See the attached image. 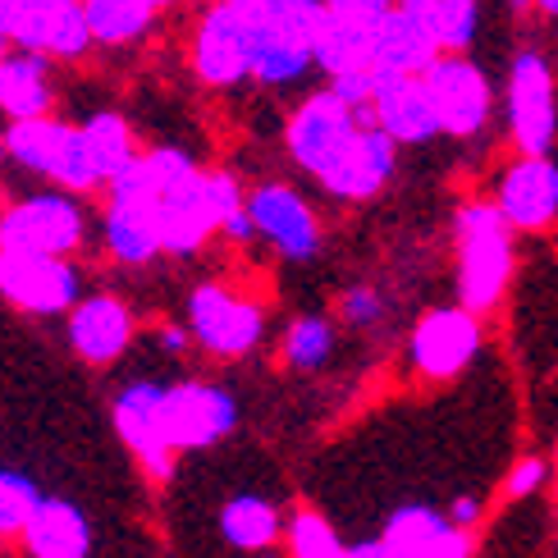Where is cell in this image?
<instances>
[{"label": "cell", "instance_id": "obj_13", "mask_svg": "<svg viewBox=\"0 0 558 558\" xmlns=\"http://www.w3.org/2000/svg\"><path fill=\"white\" fill-rule=\"evenodd\" d=\"M193 69L206 87L252 83V33L229 0H211L193 28Z\"/></svg>", "mask_w": 558, "mask_h": 558}, {"label": "cell", "instance_id": "obj_21", "mask_svg": "<svg viewBox=\"0 0 558 558\" xmlns=\"http://www.w3.org/2000/svg\"><path fill=\"white\" fill-rule=\"evenodd\" d=\"M56 110V60L41 51L10 46L0 60V114L14 120H41Z\"/></svg>", "mask_w": 558, "mask_h": 558}, {"label": "cell", "instance_id": "obj_10", "mask_svg": "<svg viewBox=\"0 0 558 558\" xmlns=\"http://www.w3.org/2000/svg\"><path fill=\"white\" fill-rule=\"evenodd\" d=\"M189 330L206 357H247L266 335V312L225 284H197L189 293Z\"/></svg>", "mask_w": 558, "mask_h": 558}, {"label": "cell", "instance_id": "obj_19", "mask_svg": "<svg viewBox=\"0 0 558 558\" xmlns=\"http://www.w3.org/2000/svg\"><path fill=\"white\" fill-rule=\"evenodd\" d=\"M495 206L513 229H545L558 220V166L549 156H518L495 183Z\"/></svg>", "mask_w": 558, "mask_h": 558}, {"label": "cell", "instance_id": "obj_34", "mask_svg": "<svg viewBox=\"0 0 558 558\" xmlns=\"http://www.w3.org/2000/svg\"><path fill=\"white\" fill-rule=\"evenodd\" d=\"M545 476H549V468H545L541 458H522V462H513V472H508L504 490H508V499H526V495L541 490Z\"/></svg>", "mask_w": 558, "mask_h": 558}, {"label": "cell", "instance_id": "obj_1", "mask_svg": "<svg viewBox=\"0 0 558 558\" xmlns=\"http://www.w3.org/2000/svg\"><path fill=\"white\" fill-rule=\"evenodd\" d=\"M147 166L156 179V197H151V216H156V234L166 257H193L220 234V206H216V183L211 170H202L197 160L160 143L147 151Z\"/></svg>", "mask_w": 558, "mask_h": 558}, {"label": "cell", "instance_id": "obj_40", "mask_svg": "<svg viewBox=\"0 0 558 558\" xmlns=\"http://www.w3.org/2000/svg\"><path fill=\"white\" fill-rule=\"evenodd\" d=\"M5 56H10V37H5V33H0V60H5Z\"/></svg>", "mask_w": 558, "mask_h": 558}, {"label": "cell", "instance_id": "obj_6", "mask_svg": "<svg viewBox=\"0 0 558 558\" xmlns=\"http://www.w3.org/2000/svg\"><path fill=\"white\" fill-rule=\"evenodd\" d=\"M366 120H376V114L348 106L335 87L312 92L284 124V147L293 156V166L307 170L312 179H320L348 151V143H353Z\"/></svg>", "mask_w": 558, "mask_h": 558}, {"label": "cell", "instance_id": "obj_20", "mask_svg": "<svg viewBox=\"0 0 558 558\" xmlns=\"http://www.w3.org/2000/svg\"><path fill=\"white\" fill-rule=\"evenodd\" d=\"M371 114H376V124L399 147H422V143H430V137H439V114H435L430 87H426L422 74L380 78L376 97H371Z\"/></svg>", "mask_w": 558, "mask_h": 558}, {"label": "cell", "instance_id": "obj_15", "mask_svg": "<svg viewBox=\"0 0 558 558\" xmlns=\"http://www.w3.org/2000/svg\"><path fill=\"white\" fill-rule=\"evenodd\" d=\"M412 366L422 371L426 380H453L458 371H468L472 357L481 353V320L476 312H468L458 302V307H435L416 320L412 330Z\"/></svg>", "mask_w": 558, "mask_h": 558}, {"label": "cell", "instance_id": "obj_14", "mask_svg": "<svg viewBox=\"0 0 558 558\" xmlns=\"http://www.w3.org/2000/svg\"><path fill=\"white\" fill-rule=\"evenodd\" d=\"M247 211L257 225V239L270 243L284 262H312L320 252V220L312 202L289 183H257L247 189Z\"/></svg>", "mask_w": 558, "mask_h": 558}, {"label": "cell", "instance_id": "obj_31", "mask_svg": "<svg viewBox=\"0 0 558 558\" xmlns=\"http://www.w3.org/2000/svg\"><path fill=\"white\" fill-rule=\"evenodd\" d=\"M41 485L28 472H5L0 468V536H19L23 522L33 518V508L41 504Z\"/></svg>", "mask_w": 558, "mask_h": 558}, {"label": "cell", "instance_id": "obj_3", "mask_svg": "<svg viewBox=\"0 0 558 558\" xmlns=\"http://www.w3.org/2000/svg\"><path fill=\"white\" fill-rule=\"evenodd\" d=\"M5 160L19 170L37 174V179H46V183H56V189H64V193H78V197L106 183L97 160H92L83 124L56 120V114L5 124Z\"/></svg>", "mask_w": 558, "mask_h": 558}, {"label": "cell", "instance_id": "obj_18", "mask_svg": "<svg viewBox=\"0 0 558 558\" xmlns=\"http://www.w3.org/2000/svg\"><path fill=\"white\" fill-rule=\"evenodd\" d=\"M137 335L133 307L114 293H83V302L64 316V339L69 348L92 362V366H110L129 353V343Z\"/></svg>", "mask_w": 558, "mask_h": 558}, {"label": "cell", "instance_id": "obj_8", "mask_svg": "<svg viewBox=\"0 0 558 558\" xmlns=\"http://www.w3.org/2000/svg\"><path fill=\"white\" fill-rule=\"evenodd\" d=\"M0 298L28 316H69L83 302V275L69 257L0 247Z\"/></svg>", "mask_w": 558, "mask_h": 558}, {"label": "cell", "instance_id": "obj_16", "mask_svg": "<svg viewBox=\"0 0 558 558\" xmlns=\"http://www.w3.org/2000/svg\"><path fill=\"white\" fill-rule=\"evenodd\" d=\"M160 393H166V385L133 380V385H124L120 393H114L110 416H114V430H120L129 453L137 458V468H143L151 481H170L179 453L166 445V426H160Z\"/></svg>", "mask_w": 558, "mask_h": 558}, {"label": "cell", "instance_id": "obj_38", "mask_svg": "<svg viewBox=\"0 0 558 558\" xmlns=\"http://www.w3.org/2000/svg\"><path fill=\"white\" fill-rule=\"evenodd\" d=\"M536 10H545L549 19H558V0H536Z\"/></svg>", "mask_w": 558, "mask_h": 558}, {"label": "cell", "instance_id": "obj_29", "mask_svg": "<svg viewBox=\"0 0 558 558\" xmlns=\"http://www.w3.org/2000/svg\"><path fill=\"white\" fill-rule=\"evenodd\" d=\"M284 541H289V558H348V545L335 531V522L316 513V508H298L284 522Z\"/></svg>", "mask_w": 558, "mask_h": 558}, {"label": "cell", "instance_id": "obj_30", "mask_svg": "<svg viewBox=\"0 0 558 558\" xmlns=\"http://www.w3.org/2000/svg\"><path fill=\"white\" fill-rule=\"evenodd\" d=\"M426 23L439 41V51L468 56V46L481 33V0H439V5L426 10Z\"/></svg>", "mask_w": 558, "mask_h": 558}, {"label": "cell", "instance_id": "obj_28", "mask_svg": "<svg viewBox=\"0 0 558 558\" xmlns=\"http://www.w3.org/2000/svg\"><path fill=\"white\" fill-rule=\"evenodd\" d=\"M335 343H339V335L325 316H293L284 330V362L298 371H320L335 357Z\"/></svg>", "mask_w": 558, "mask_h": 558}, {"label": "cell", "instance_id": "obj_37", "mask_svg": "<svg viewBox=\"0 0 558 558\" xmlns=\"http://www.w3.org/2000/svg\"><path fill=\"white\" fill-rule=\"evenodd\" d=\"M399 5H403V10H412V14H426L430 5H439V0H399Z\"/></svg>", "mask_w": 558, "mask_h": 558}, {"label": "cell", "instance_id": "obj_17", "mask_svg": "<svg viewBox=\"0 0 558 558\" xmlns=\"http://www.w3.org/2000/svg\"><path fill=\"white\" fill-rule=\"evenodd\" d=\"M393 170H399V143L376 120H366L353 143H348V151L316 183L339 202H366L393 179Z\"/></svg>", "mask_w": 558, "mask_h": 558}, {"label": "cell", "instance_id": "obj_11", "mask_svg": "<svg viewBox=\"0 0 558 558\" xmlns=\"http://www.w3.org/2000/svg\"><path fill=\"white\" fill-rule=\"evenodd\" d=\"M508 133L522 156H549L558 137V97H554V69L541 51H518L508 64Z\"/></svg>", "mask_w": 558, "mask_h": 558}, {"label": "cell", "instance_id": "obj_23", "mask_svg": "<svg viewBox=\"0 0 558 558\" xmlns=\"http://www.w3.org/2000/svg\"><path fill=\"white\" fill-rule=\"evenodd\" d=\"M439 56H445V51H439L426 14H412V10L399 5L380 23L376 56H371V64H376L380 78H393V74H426Z\"/></svg>", "mask_w": 558, "mask_h": 558}, {"label": "cell", "instance_id": "obj_35", "mask_svg": "<svg viewBox=\"0 0 558 558\" xmlns=\"http://www.w3.org/2000/svg\"><path fill=\"white\" fill-rule=\"evenodd\" d=\"M151 343L160 348L166 357H183L189 353V343H193V330H183V325H156V335H151Z\"/></svg>", "mask_w": 558, "mask_h": 558}, {"label": "cell", "instance_id": "obj_33", "mask_svg": "<svg viewBox=\"0 0 558 558\" xmlns=\"http://www.w3.org/2000/svg\"><path fill=\"white\" fill-rule=\"evenodd\" d=\"M339 316H343L348 325H357V330H366V325H376V320L385 316V298H380L376 289L357 284V289H348V293L339 298Z\"/></svg>", "mask_w": 558, "mask_h": 558}, {"label": "cell", "instance_id": "obj_7", "mask_svg": "<svg viewBox=\"0 0 558 558\" xmlns=\"http://www.w3.org/2000/svg\"><path fill=\"white\" fill-rule=\"evenodd\" d=\"M160 426H166V445L174 453L216 449L220 439L239 430V399L225 385H206V380L166 385V393H160Z\"/></svg>", "mask_w": 558, "mask_h": 558}, {"label": "cell", "instance_id": "obj_36", "mask_svg": "<svg viewBox=\"0 0 558 558\" xmlns=\"http://www.w3.org/2000/svg\"><path fill=\"white\" fill-rule=\"evenodd\" d=\"M449 518H453L458 526H476V522H481V499H476V495H458V499L449 504Z\"/></svg>", "mask_w": 558, "mask_h": 558}, {"label": "cell", "instance_id": "obj_24", "mask_svg": "<svg viewBox=\"0 0 558 558\" xmlns=\"http://www.w3.org/2000/svg\"><path fill=\"white\" fill-rule=\"evenodd\" d=\"M101 243L120 266H147L160 252V234H156V216L143 202H124V197H106L101 211Z\"/></svg>", "mask_w": 558, "mask_h": 558}, {"label": "cell", "instance_id": "obj_5", "mask_svg": "<svg viewBox=\"0 0 558 558\" xmlns=\"http://www.w3.org/2000/svg\"><path fill=\"white\" fill-rule=\"evenodd\" d=\"M87 243V211L78 193H28L0 211V247L46 252V257H74Z\"/></svg>", "mask_w": 558, "mask_h": 558}, {"label": "cell", "instance_id": "obj_41", "mask_svg": "<svg viewBox=\"0 0 558 558\" xmlns=\"http://www.w3.org/2000/svg\"><path fill=\"white\" fill-rule=\"evenodd\" d=\"M257 558H289V554H275V545H270V549H262Z\"/></svg>", "mask_w": 558, "mask_h": 558}, {"label": "cell", "instance_id": "obj_22", "mask_svg": "<svg viewBox=\"0 0 558 558\" xmlns=\"http://www.w3.org/2000/svg\"><path fill=\"white\" fill-rule=\"evenodd\" d=\"M23 549L33 558H87L92 554V522L74 499L46 495L33 518L23 522Z\"/></svg>", "mask_w": 558, "mask_h": 558}, {"label": "cell", "instance_id": "obj_25", "mask_svg": "<svg viewBox=\"0 0 558 558\" xmlns=\"http://www.w3.org/2000/svg\"><path fill=\"white\" fill-rule=\"evenodd\" d=\"M220 536L243 554H262L284 536V518L266 495H229L220 504Z\"/></svg>", "mask_w": 558, "mask_h": 558}, {"label": "cell", "instance_id": "obj_26", "mask_svg": "<svg viewBox=\"0 0 558 558\" xmlns=\"http://www.w3.org/2000/svg\"><path fill=\"white\" fill-rule=\"evenodd\" d=\"M87 28L97 46H137L156 28V5L151 0H83Z\"/></svg>", "mask_w": 558, "mask_h": 558}, {"label": "cell", "instance_id": "obj_12", "mask_svg": "<svg viewBox=\"0 0 558 558\" xmlns=\"http://www.w3.org/2000/svg\"><path fill=\"white\" fill-rule=\"evenodd\" d=\"M426 87L439 114V133L449 137H476L495 114V87L485 78V69L472 64L468 56H439L426 69Z\"/></svg>", "mask_w": 558, "mask_h": 558}, {"label": "cell", "instance_id": "obj_27", "mask_svg": "<svg viewBox=\"0 0 558 558\" xmlns=\"http://www.w3.org/2000/svg\"><path fill=\"white\" fill-rule=\"evenodd\" d=\"M83 137H87L92 160H97V170H101L106 183L143 156L137 151V137H133V129H129V120L120 110H92L83 120Z\"/></svg>", "mask_w": 558, "mask_h": 558}, {"label": "cell", "instance_id": "obj_2", "mask_svg": "<svg viewBox=\"0 0 558 558\" xmlns=\"http://www.w3.org/2000/svg\"><path fill=\"white\" fill-rule=\"evenodd\" d=\"M458 302L468 312H495L513 279V225L495 202H468L453 216Z\"/></svg>", "mask_w": 558, "mask_h": 558}, {"label": "cell", "instance_id": "obj_42", "mask_svg": "<svg viewBox=\"0 0 558 558\" xmlns=\"http://www.w3.org/2000/svg\"><path fill=\"white\" fill-rule=\"evenodd\" d=\"M0 160H5V133H0Z\"/></svg>", "mask_w": 558, "mask_h": 558}, {"label": "cell", "instance_id": "obj_32", "mask_svg": "<svg viewBox=\"0 0 558 558\" xmlns=\"http://www.w3.org/2000/svg\"><path fill=\"white\" fill-rule=\"evenodd\" d=\"M399 10V0H325L330 23L343 28H362V33H380V23Z\"/></svg>", "mask_w": 558, "mask_h": 558}, {"label": "cell", "instance_id": "obj_9", "mask_svg": "<svg viewBox=\"0 0 558 558\" xmlns=\"http://www.w3.org/2000/svg\"><path fill=\"white\" fill-rule=\"evenodd\" d=\"M348 558H472V536L430 504H403L385 518L380 536L348 545Z\"/></svg>", "mask_w": 558, "mask_h": 558}, {"label": "cell", "instance_id": "obj_4", "mask_svg": "<svg viewBox=\"0 0 558 558\" xmlns=\"http://www.w3.org/2000/svg\"><path fill=\"white\" fill-rule=\"evenodd\" d=\"M325 33V0H275L270 23L252 46V83L293 87L316 69V46Z\"/></svg>", "mask_w": 558, "mask_h": 558}, {"label": "cell", "instance_id": "obj_39", "mask_svg": "<svg viewBox=\"0 0 558 558\" xmlns=\"http://www.w3.org/2000/svg\"><path fill=\"white\" fill-rule=\"evenodd\" d=\"M151 5H156L160 14H166V10H174V5H183V0H151Z\"/></svg>", "mask_w": 558, "mask_h": 558}]
</instances>
